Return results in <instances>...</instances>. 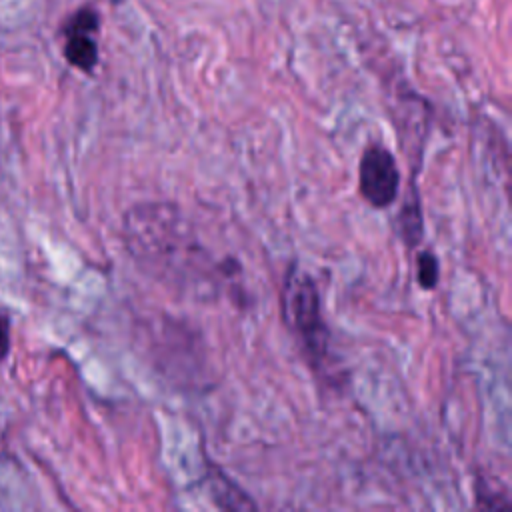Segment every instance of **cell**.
Here are the masks:
<instances>
[{
  "instance_id": "cell-6",
  "label": "cell",
  "mask_w": 512,
  "mask_h": 512,
  "mask_svg": "<svg viewBox=\"0 0 512 512\" xmlns=\"http://www.w3.org/2000/svg\"><path fill=\"white\" fill-rule=\"evenodd\" d=\"M416 268H418V284L426 290L434 288L438 284V260L432 252H422L418 256V262H416Z\"/></svg>"
},
{
  "instance_id": "cell-5",
  "label": "cell",
  "mask_w": 512,
  "mask_h": 512,
  "mask_svg": "<svg viewBox=\"0 0 512 512\" xmlns=\"http://www.w3.org/2000/svg\"><path fill=\"white\" fill-rule=\"evenodd\" d=\"M400 222V236L408 246H416L422 238V212H420V204L416 194L412 192L404 204V208L400 210L398 216Z\"/></svg>"
},
{
  "instance_id": "cell-4",
  "label": "cell",
  "mask_w": 512,
  "mask_h": 512,
  "mask_svg": "<svg viewBox=\"0 0 512 512\" xmlns=\"http://www.w3.org/2000/svg\"><path fill=\"white\" fill-rule=\"evenodd\" d=\"M100 18L98 12L92 8H80L76 10L66 24L62 26L64 34V58L68 60L70 66L82 70V72H92L98 64V34Z\"/></svg>"
},
{
  "instance_id": "cell-3",
  "label": "cell",
  "mask_w": 512,
  "mask_h": 512,
  "mask_svg": "<svg viewBox=\"0 0 512 512\" xmlns=\"http://www.w3.org/2000/svg\"><path fill=\"white\" fill-rule=\"evenodd\" d=\"M362 198L374 208H388L398 198L400 170L390 150L372 144L362 152L358 166Z\"/></svg>"
},
{
  "instance_id": "cell-2",
  "label": "cell",
  "mask_w": 512,
  "mask_h": 512,
  "mask_svg": "<svg viewBox=\"0 0 512 512\" xmlns=\"http://www.w3.org/2000/svg\"><path fill=\"white\" fill-rule=\"evenodd\" d=\"M284 318L312 358H324L328 332L320 312V296L308 272L290 270L284 282Z\"/></svg>"
},
{
  "instance_id": "cell-1",
  "label": "cell",
  "mask_w": 512,
  "mask_h": 512,
  "mask_svg": "<svg viewBox=\"0 0 512 512\" xmlns=\"http://www.w3.org/2000/svg\"><path fill=\"white\" fill-rule=\"evenodd\" d=\"M126 240L144 270L162 282L188 290H214L216 276L228 272L216 264L178 208L142 204L126 214Z\"/></svg>"
},
{
  "instance_id": "cell-7",
  "label": "cell",
  "mask_w": 512,
  "mask_h": 512,
  "mask_svg": "<svg viewBox=\"0 0 512 512\" xmlns=\"http://www.w3.org/2000/svg\"><path fill=\"white\" fill-rule=\"evenodd\" d=\"M10 352V322L0 314V360H4Z\"/></svg>"
}]
</instances>
